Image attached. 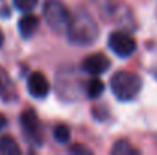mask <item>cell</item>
<instances>
[{
  "mask_svg": "<svg viewBox=\"0 0 157 155\" xmlns=\"http://www.w3.org/2000/svg\"><path fill=\"white\" fill-rule=\"evenodd\" d=\"M99 31L95 20L86 12H79L75 18H72L70 28L67 31L69 40L78 46H89L95 43Z\"/></svg>",
  "mask_w": 157,
  "mask_h": 155,
  "instance_id": "cell-1",
  "label": "cell"
},
{
  "mask_svg": "<svg viewBox=\"0 0 157 155\" xmlns=\"http://www.w3.org/2000/svg\"><path fill=\"white\" fill-rule=\"evenodd\" d=\"M110 88L113 94L116 96V99L128 102V101H133L142 90V79L136 73L121 70L111 76Z\"/></svg>",
  "mask_w": 157,
  "mask_h": 155,
  "instance_id": "cell-2",
  "label": "cell"
},
{
  "mask_svg": "<svg viewBox=\"0 0 157 155\" xmlns=\"http://www.w3.org/2000/svg\"><path fill=\"white\" fill-rule=\"evenodd\" d=\"M43 15L53 32L67 34L72 23V15L66 5H63L59 0H48L43 8Z\"/></svg>",
  "mask_w": 157,
  "mask_h": 155,
  "instance_id": "cell-3",
  "label": "cell"
},
{
  "mask_svg": "<svg viewBox=\"0 0 157 155\" xmlns=\"http://www.w3.org/2000/svg\"><path fill=\"white\" fill-rule=\"evenodd\" d=\"M108 47L114 55L121 58H128L136 52V41L131 35L124 32H113L108 37Z\"/></svg>",
  "mask_w": 157,
  "mask_h": 155,
  "instance_id": "cell-4",
  "label": "cell"
},
{
  "mask_svg": "<svg viewBox=\"0 0 157 155\" xmlns=\"http://www.w3.org/2000/svg\"><path fill=\"white\" fill-rule=\"evenodd\" d=\"M20 125H21V129L28 140H31L34 145H41V142H43L41 126H40V120L34 109H26L21 113Z\"/></svg>",
  "mask_w": 157,
  "mask_h": 155,
  "instance_id": "cell-5",
  "label": "cell"
},
{
  "mask_svg": "<svg viewBox=\"0 0 157 155\" xmlns=\"http://www.w3.org/2000/svg\"><path fill=\"white\" fill-rule=\"evenodd\" d=\"M51 90V85H49V81L48 78L40 73V72H34L29 78H28V91L32 98L35 99H43L48 96Z\"/></svg>",
  "mask_w": 157,
  "mask_h": 155,
  "instance_id": "cell-6",
  "label": "cell"
},
{
  "mask_svg": "<svg viewBox=\"0 0 157 155\" xmlns=\"http://www.w3.org/2000/svg\"><path fill=\"white\" fill-rule=\"evenodd\" d=\"M110 68V59L102 53H93L89 55L82 61V70L87 72L92 76H99Z\"/></svg>",
  "mask_w": 157,
  "mask_h": 155,
  "instance_id": "cell-7",
  "label": "cell"
},
{
  "mask_svg": "<svg viewBox=\"0 0 157 155\" xmlns=\"http://www.w3.org/2000/svg\"><path fill=\"white\" fill-rule=\"evenodd\" d=\"M38 24H40L38 17L26 12V15H23L18 20V31H20L21 38H31L35 34V31L38 29Z\"/></svg>",
  "mask_w": 157,
  "mask_h": 155,
  "instance_id": "cell-8",
  "label": "cell"
},
{
  "mask_svg": "<svg viewBox=\"0 0 157 155\" xmlns=\"http://www.w3.org/2000/svg\"><path fill=\"white\" fill-rule=\"evenodd\" d=\"M20 146L11 135H3L0 138V154L3 155H20Z\"/></svg>",
  "mask_w": 157,
  "mask_h": 155,
  "instance_id": "cell-9",
  "label": "cell"
},
{
  "mask_svg": "<svg viewBox=\"0 0 157 155\" xmlns=\"http://www.w3.org/2000/svg\"><path fill=\"white\" fill-rule=\"evenodd\" d=\"M86 91H87V96L90 99H96V98H99L102 94V91H104V82L99 79V76H93L87 82Z\"/></svg>",
  "mask_w": 157,
  "mask_h": 155,
  "instance_id": "cell-10",
  "label": "cell"
},
{
  "mask_svg": "<svg viewBox=\"0 0 157 155\" xmlns=\"http://www.w3.org/2000/svg\"><path fill=\"white\" fill-rule=\"evenodd\" d=\"M53 137L58 143H67L70 140V128L64 123H58L53 128Z\"/></svg>",
  "mask_w": 157,
  "mask_h": 155,
  "instance_id": "cell-11",
  "label": "cell"
},
{
  "mask_svg": "<svg viewBox=\"0 0 157 155\" xmlns=\"http://www.w3.org/2000/svg\"><path fill=\"white\" fill-rule=\"evenodd\" d=\"M111 154H114V155H134V154H137V151H136L128 142L121 140V142H117V143L113 146Z\"/></svg>",
  "mask_w": 157,
  "mask_h": 155,
  "instance_id": "cell-12",
  "label": "cell"
},
{
  "mask_svg": "<svg viewBox=\"0 0 157 155\" xmlns=\"http://www.w3.org/2000/svg\"><path fill=\"white\" fill-rule=\"evenodd\" d=\"M37 2L38 0H12V5L21 12H31L37 6Z\"/></svg>",
  "mask_w": 157,
  "mask_h": 155,
  "instance_id": "cell-13",
  "label": "cell"
},
{
  "mask_svg": "<svg viewBox=\"0 0 157 155\" xmlns=\"http://www.w3.org/2000/svg\"><path fill=\"white\" fill-rule=\"evenodd\" d=\"M9 93H12V85H11L6 73L0 70V96H5Z\"/></svg>",
  "mask_w": 157,
  "mask_h": 155,
  "instance_id": "cell-14",
  "label": "cell"
},
{
  "mask_svg": "<svg viewBox=\"0 0 157 155\" xmlns=\"http://www.w3.org/2000/svg\"><path fill=\"white\" fill-rule=\"evenodd\" d=\"M69 151H70V152H72V154H81V155H90L92 154V151H90V149H87V148H86V146H82V145H78V143H76V145H73V146H70V149H69Z\"/></svg>",
  "mask_w": 157,
  "mask_h": 155,
  "instance_id": "cell-15",
  "label": "cell"
},
{
  "mask_svg": "<svg viewBox=\"0 0 157 155\" xmlns=\"http://www.w3.org/2000/svg\"><path fill=\"white\" fill-rule=\"evenodd\" d=\"M5 126H6V119H5L3 114H0V131H2Z\"/></svg>",
  "mask_w": 157,
  "mask_h": 155,
  "instance_id": "cell-16",
  "label": "cell"
},
{
  "mask_svg": "<svg viewBox=\"0 0 157 155\" xmlns=\"http://www.w3.org/2000/svg\"><path fill=\"white\" fill-rule=\"evenodd\" d=\"M3 43H5V35H3V32H2V29H0V47L3 46Z\"/></svg>",
  "mask_w": 157,
  "mask_h": 155,
  "instance_id": "cell-17",
  "label": "cell"
},
{
  "mask_svg": "<svg viewBox=\"0 0 157 155\" xmlns=\"http://www.w3.org/2000/svg\"><path fill=\"white\" fill-rule=\"evenodd\" d=\"M154 75H156V78H157V68H156V70H154Z\"/></svg>",
  "mask_w": 157,
  "mask_h": 155,
  "instance_id": "cell-18",
  "label": "cell"
}]
</instances>
